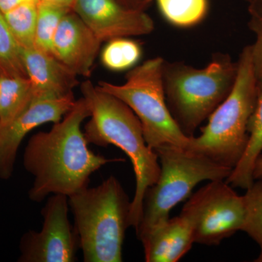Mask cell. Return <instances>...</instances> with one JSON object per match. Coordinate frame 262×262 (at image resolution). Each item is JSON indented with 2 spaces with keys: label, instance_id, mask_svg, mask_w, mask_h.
I'll list each match as a JSON object with an SVG mask.
<instances>
[{
  "label": "cell",
  "instance_id": "cell-1",
  "mask_svg": "<svg viewBox=\"0 0 262 262\" xmlns=\"http://www.w3.org/2000/svg\"><path fill=\"white\" fill-rule=\"evenodd\" d=\"M91 113L83 98L46 132L29 139L24 150V168L34 177L29 198L41 203L51 194L70 196L89 187L90 178L103 165L123 161L91 151L82 130Z\"/></svg>",
  "mask_w": 262,
  "mask_h": 262
},
{
  "label": "cell",
  "instance_id": "cell-2",
  "mask_svg": "<svg viewBox=\"0 0 262 262\" xmlns=\"http://www.w3.org/2000/svg\"><path fill=\"white\" fill-rule=\"evenodd\" d=\"M81 92L91 113L83 131L88 143L103 147L115 146L132 163L136 190L131 201L130 225L136 229L142 216L144 193L159 177L158 155L146 144L140 120L123 101L90 80L81 84Z\"/></svg>",
  "mask_w": 262,
  "mask_h": 262
},
{
  "label": "cell",
  "instance_id": "cell-3",
  "mask_svg": "<svg viewBox=\"0 0 262 262\" xmlns=\"http://www.w3.org/2000/svg\"><path fill=\"white\" fill-rule=\"evenodd\" d=\"M84 262H121L131 201L113 176L68 198Z\"/></svg>",
  "mask_w": 262,
  "mask_h": 262
},
{
  "label": "cell",
  "instance_id": "cell-4",
  "mask_svg": "<svg viewBox=\"0 0 262 262\" xmlns=\"http://www.w3.org/2000/svg\"><path fill=\"white\" fill-rule=\"evenodd\" d=\"M237 62L228 54L216 53L203 69L184 62L164 60L163 82L170 114L188 137L211 116L233 88Z\"/></svg>",
  "mask_w": 262,
  "mask_h": 262
},
{
  "label": "cell",
  "instance_id": "cell-5",
  "mask_svg": "<svg viewBox=\"0 0 262 262\" xmlns=\"http://www.w3.org/2000/svg\"><path fill=\"white\" fill-rule=\"evenodd\" d=\"M237 62V77L232 91L208 117L201 135L190 138L187 148L232 169L247 146L248 122L254 111L258 93L251 46L243 49Z\"/></svg>",
  "mask_w": 262,
  "mask_h": 262
},
{
  "label": "cell",
  "instance_id": "cell-6",
  "mask_svg": "<svg viewBox=\"0 0 262 262\" xmlns=\"http://www.w3.org/2000/svg\"><path fill=\"white\" fill-rule=\"evenodd\" d=\"M154 150L159 160L160 175L144 193L142 216L136 229L139 239L170 218L171 210L189 198L198 184L226 180L232 170L204 155L179 146L164 145Z\"/></svg>",
  "mask_w": 262,
  "mask_h": 262
},
{
  "label": "cell",
  "instance_id": "cell-7",
  "mask_svg": "<svg viewBox=\"0 0 262 262\" xmlns=\"http://www.w3.org/2000/svg\"><path fill=\"white\" fill-rule=\"evenodd\" d=\"M163 63L160 57L150 58L129 70L123 84L101 81L97 87L121 100L135 113L151 149L164 145L187 149L191 137L181 130L165 100Z\"/></svg>",
  "mask_w": 262,
  "mask_h": 262
},
{
  "label": "cell",
  "instance_id": "cell-8",
  "mask_svg": "<svg viewBox=\"0 0 262 262\" xmlns=\"http://www.w3.org/2000/svg\"><path fill=\"white\" fill-rule=\"evenodd\" d=\"M180 214L192 226L194 244L218 246L242 231L244 196L225 180L210 181L189 196Z\"/></svg>",
  "mask_w": 262,
  "mask_h": 262
},
{
  "label": "cell",
  "instance_id": "cell-9",
  "mask_svg": "<svg viewBox=\"0 0 262 262\" xmlns=\"http://www.w3.org/2000/svg\"><path fill=\"white\" fill-rule=\"evenodd\" d=\"M68 196L51 194L42 208L39 232L29 230L20 238L19 262H74L80 241L69 220Z\"/></svg>",
  "mask_w": 262,
  "mask_h": 262
},
{
  "label": "cell",
  "instance_id": "cell-10",
  "mask_svg": "<svg viewBox=\"0 0 262 262\" xmlns=\"http://www.w3.org/2000/svg\"><path fill=\"white\" fill-rule=\"evenodd\" d=\"M75 101L73 94L63 97L34 95L14 120L0 126V179L8 180L13 176L19 146L25 136L43 124L59 122Z\"/></svg>",
  "mask_w": 262,
  "mask_h": 262
},
{
  "label": "cell",
  "instance_id": "cell-11",
  "mask_svg": "<svg viewBox=\"0 0 262 262\" xmlns=\"http://www.w3.org/2000/svg\"><path fill=\"white\" fill-rule=\"evenodd\" d=\"M72 10L101 42L146 35L155 29L145 12L130 9L117 0H75Z\"/></svg>",
  "mask_w": 262,
  "mask_h": 262
},
{
  "label": "cell",
  "instance_id": "cell-12",
  "mask_svg": "<svg viewBox=\"0 0 262 262\" xmlns=\"http://www.w3.org/2000/svg\"><path fill=\"white\" fill-rule=\"evenodd\" d=\"M101 43L72 10L57 29L51 53L75 75L89 77Z\"/></svg>",
  "mask_w": 262,
  "mask_h": 262
},
{
  "label": "cell",
  "instance_id": "cell-13",
  "mask_svg": "<svg viewBox=\"0 0 262 262\" xmlns=\"http://www.w3.org/2000/svg\"><path fill=\"white\" fill-rule=\"evenodd\" d=\"M22 58L34 95L63 97L73 94L77 76L52 53L37 48H21Z\"/></svg>",
  "mask_w": 262,
  "mask_h": 262
},
{
  "label": "cell",
  "instance_id": "cell-14",
  "mask_svg": "<svg viewBox=\"0 0 262 262\" xmlns=\"http://www.w3.org/2000/svg\"><path fill=\"white\" fill-rule=\"evenodd\" d=\"M146 262H177L194 244L192 226L185 216L169 218L141 237Z\"/></svg>",
  "mask_w": 262,
  "mask_h": 262
},
{
  "label": "cell",
  "instance_id": "cell-15",
  "mask_svg": "<svg viewBox=\"0 0 262 262\" xmlns=\"http://www.w3.org/2000/svg\"><path fill=\"white\" fill-rule=\"evenodd\" d=\"M248 141L242 158L226 182L233 188L247 189L252 185L255 163L262 152V84H258L257 99L248 125Z\"/></svg>",
  "mask_w": 262,
  "mask_h": 262
},
{
  "label": "cell",
  "instance_id": "cell-16",
  "mask_svg": "<svg viewBox=\"0 0 262 262\" xmlns=\"http://www.w3.org/2000/svg\"><path fill=\"white\" fill-rule=\"evenodd\" d=\"M34 96L28 77L0 76V126L14 120Z\"/></svg>",
  "mask_w": 262,
  "mask_h": 262
},
{
  "label": "cell",
  "instance_id": "cell-17",
  "mask_svg": "<svg viewBox=\"0 0 262 262\" xmlns=\"http://www.w3.org/2000/svg\"><path fill=\"white\" fill-rule=\"evenodd\" d=\"M165 20L174 27L189 28L204 20L208 0H155Z\"/></svg>",
  "mask_w": 262,
  "mask_h": 262
},
{
  "label": "cell",
  "instance_id": "cell-18",
  "mask_svg": "<svg viewBox=\"0 0 262 262\" xmlns=\"http://www.w3.org/2000/svg\"><path fill=\"white\" fill-rule=\"evenodd\" d=\"M142 56L139 42L129 37H118L108 41L101 53L103 67L112 72H124L135 67Z\"/></svg>",
  "mask_w": 262,
  "mask_h": 262
},
{
  "label": "cell",
  "instance_id": "cell-19",
  "mask_svg": "<svg viewBox=\"0 0 262 262\" xmlns=\"http://www.w3.org/2000/svg\"><path fill=\"white\" fill-rule=\"evenodd\" d=\"M38 2H24L3 13L10 31L21 48L34 47Z\"/></svg>",
  "mask_w": 262,
  "mask_h": 262
},
{
  "label": "cell",
  "instance_id": "cell-20",
  "mask_svg": "<svg viewBox=\"0 0 262 262\" xmlns=\"http://www.w3.org/2000/svg\"><path fill=\"white\" fill-rule=\"evenodd\" d=\"M72 8L46 2H38L34 47L51 53L53 38L66 14Z\"/></svg>",
  "mask_w": 262,
  "mask_h": 262
},
{
  "label": "cell",
  "instance_id": "cell-21",
  "mask_svg": "<svg viewBox=\"0 0 262 262\" xmlns=\"http://www.w3.org/2000/svg\"><path fill=\"white\" fill-rule=\"evenodd\" d=\"M0 76L27 77L22 58L21 47L0 11Z\"/></svg>",
  "mask_w": 262,
  "mask_h": 262
},
{
  "label": "cell",
  "instance_id": "cell-22",
  "mask_svg": "<svg viewBox=\"0 0 262 262\" xmlns=\"http://www.w3.org/2000/svg\"><path fill=\"white\" fill-rule=\"evenodd\" d=\"M244 196L245 220L243 232L253 239L262 253V180L253 182Z\"/></svg>",
  "mask_w": 262,
  "mask_h": 262
},
{
  "label": "cell",
  "instance_id": "cell-23",
  "mask_svg": "<svg viewBox=\"0 0 262 262\" xmlns=\"http://www.w3.org/2000/svg\"><path fill=\"white\" fill-rule=\"evenodd\" d=\"M248 26L256 36L251 46L253 72L258 84H262V16L251 15Z\"/></svg>",
  "mask_w": 262,
  "mask_h": 262
},
{
  "label": "cell",
  "instance_id": "cell-24",
  "mask_svg": "<svg viewBox=\"0 0 262 262\" xmlns=\"http://www.w3.org/2000/svg\"><path fill=\"white\" fill-rule=\"evenodd\" d=\"M117 1L130 9L144 11L147 5L154 0H117Z\"/></svg>",
  "mask_w": 262,
  "mask_h": 262
},
{
  "label": "cell",
  "instance_id": "cell-25",
  "mask_svg": "<svg viewBox=\"0 0 262 262\" xmlns=\"http://www.w3.org/2000/svg\"><path fill=\"white\" fill-rule=\"evenodd\" d=\"M27 1L31 0H0V11L3 13H6L18 5Z\"/></svg>",
  "mask_w": 262,
  "mask_h": 262
},
{
  "label": "cell",
  "instance_id": "cell-26",
  "mask_svg": "<svg viewBox=\"0 0 262 262\" xmlns=\"http://www.w3.org/2000/svg\"><path fill=\"white\" fill-rule=\"evenodd\" d=\"M249 12L251 15L262 16V0H256L249 5Z\"/></svg>",
  "mask_w": 262,
  "mask_h": 262
},
{
  "label": "cell",
  "instance_id": "cell-27",
  "mask_svg": "<svg viewBox=\"0 0 262 262\" xmlns=\"http://www.w3.org/2000/svg\"><path fill=\"white\" fill-rule=\"evenodd\" d=\"M253 179L262 180V155L258 157L253 168Z\"/></svg>",
  "mask_w": 262,
  "mask_h": 262
},
{
  "label": "cell",
  "instance_id": "cell-28",
  "mask_svg": "<svg viewBox=\"0 0 262 262\" xmlns=\"http://www.w3.org/2000/svg\"><path fill=\"white\" fill-rule=\"evenodd\" d=\"M39 1L61 5V6L67 7V8H72V9L73 5L75 4V0H39Z\"/></svg>",
  "mask_w": 262,
  "mask_h": 262
},
{
  "label": "cell",
  "instance_id": "cell-29",
  "mask_svg": "<svg viewBox=\"0 0 262 262\" xmlns=\"http://www.w3.org/2000/svg\"><path fill=\"white\" fill-rule=\"evenodd\" d=\"M255 261L262 262V253H260L259 256H258V258L255 260Z\"/></svg>",
  "mask_w": 262,
  "mask_h": 262
},
{
  "label": "cell",
  "instance_id": "cell-30",
  "mask_svg": "<svg viewBox=\"0 0 262 262\" xmlns=\"http://www.w3.org/2000/svg\"><path fill=\"white\" fill-rule=\"evenodd\" d=\"M245 1L248 2L249 4H251V3H254L256 0H245Z\"/></svg>",
  "mask_w": 262,
  "mask_h": 262
}]
</instances>
